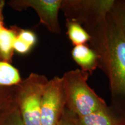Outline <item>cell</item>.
Wrapping results in <instances>:
<instances>
[{"label":"cell","instance_id":"obj_1","mask_svg":"<svg viewBox=\"0 0 125 125\" xmlns=\"http://www.w3.org/2000/svg\"><path fill=\"white\" fill-rule=\"evenodd\" d=\"M107 26V41L98 58V68L108 79L111 94L110 105L125 115V35L109 13Z\"/></svg>","mask_w":125,"mask_h":125},{"label":"cell","instance_id":"obj_2","mask_svg":"<svg viewBox=\"0 0 125 125\" xmlns=\"http://www.w3.org/2000/svg\"><path fill=\"white\" fill-rule=\"evenodd\" d=\"M114 0H62L66 19L79 23L89 34L90 48L99 56L107 39V16Z\"/></svg>","mask_w":125,"mask_h":125},{"label":"cell","instance_id":"obj_3","mask_svg":"<svg viewBox=\"0 0 125 125\" xmlns=\"http://www.w3.org/2000/svg\"><path fill=\"white\" fill-rule=\"evenodd\" d=\"M90 75L76 69L66 72L62 76L65 97V108L75 116H83L107 106L88 85Z\"/></svg>","mask_w":125,"mask_h":125},{"label":"cell","instance_id":"obj_4","mask_svg":"<svg viewBox=\"0 0 125 125\" xmlns=\"http://www.w3.org/2000/svg\"><path fill=\"white\" fill-rule=\"evenodd\" d=\"M48 81L43 75L32 73L14 86V98L25 125H41V103Z\"/></svg>","mask_w":125,"mask_h":125},{"label":"cell","instance_id":"obj_5","mask_svg":"<svg viewBox=\"0 0 125 125\" xmlns=\"http://www.w3.org/2000/svg\"><path fill=\"white\" fill-rule=\"evenodd\" d=\"M65 109L62 77L54 76L45 86L41 103V125H57Z\"/></svg>","mask_w":125,"mask_h":125},{"label":"cell","instance_id":"obj_6","mask_svg":"<svg viewBox=\"0 0 125 125\" xmlns=\"http://www.w3.org/2000/svg\"><path fill=\"white\" fill-rule=\"evenodd\" d=\"M62 0H10L8 4L15 10L21 11L31 8L36 12L40 23L52 33L60 34L59 13Z\"/></svg>","mask_w":125,"mask_h":125},{"label":"cell","instance_id":"obj_7","mask_svg":"<svg viewBox=\"0 0 125 125\" xmlns=\"http://www.w3.org/2000/svg\"><path fill=\"white\" fill-rule=\"evenodd\" d=\"M70 114L75 125H125V114L111 105L83 116Z\"/></svg>","mask_w":125,"mask_h":125},{"label":"cell","instance_id":"obj_8","mask_svg":"<svg viewBox=\"0 0 125 125\" xmlns=\"http://www.w3.org/2000/svg\"><path fill=\"white\" fill-rule=\"evenodd\" d=\"M73 60L81 67V70L92 75L98 68V57L96 53L86 44L75 46L72 50Z\"/></svg>","mask_w":125,"mask_h":125},{"label":"cell","instance_id":"obj_9","mask_svg":"<svg viewBox=\"0 0 125 125\" xmlns=\"http://www.w3.org/2000/svg\"><path fill=\"white\" fill-rule=\"evenodd\" d=\"M16 31L3 27L0 30V61L11 62Z\"/></svg>","mask_w":125,"mask_h":125},{"label":"cell","instance_id":"obj_10","mask_svg":"<svg viewBox=\"0 0 125 125\" xmlns=\"http://www.w3.org/2000/svg\"><path fill=\"white\" fill-rule=\"evenodd\" d=\"M18 70L9 62L0 61V87H13L21 82Z\"/></svg>","mask_w":125,"mask_h":125},{"label":"cell","instance_id":"obj_11","mask_svg":"<svg viewBox=\"0 0 125 125\" xmlns=\"http://www.w3.org/2000/svg\"><path fill=\"white\" fill-rule=\"evenodd\" d=\"M67 34L74 46L85 44L89 42L90 37L85 29L75 21L66 19Z\"/></svg>","mask_w":125,"mask_h":125},{"label":"cell","instance_id":"obj_12","mask_svg":"<svg viewBox=\"0 0 125 125\" xmlns=\"http://www.w3.org/2000/svg\"><path fill=\"white\" fill-rule=\"evenodd\" d=\"M109 15L125 35V0H114Z\"/></svg>","mask_w":125,"mask_h":125},{"label":"cell","instance_id":"obj_13","mask_svg":"<svg viewBox=\"0 0 125 125\" xmlns=\"http://www.w3.org/2000/svg\"><path fill=\"white\" fill-rule=\"evenodd\" d=\"M0 125H25L21 119L15 98L11 105L0 118Z\"/></svg>","mask_w":125,"mask_h":125},{"label":"cell","instance_id":"obj_14","mask_svg":"<svg viewBox=\"0 0 125 125\" xmlns=\"http://www.w3.org/2000/svg\"><path fill=\"white\" fill-rule=\"evenodd\" d=\"M14 101V86L0 87V118Z\"/></svg>","mask_w":125,"mask_h":125},{"label":"cell","instance_id":"obj_15","mask_svg":"<svg viewBox=\"0 0 125 125\" xmlns=\"http://www.w3.org/2000/svg\"><path fill=\"white\" fill-rule=\"evenodd\" d=\"M16 37L23 41L32 48L36 44L37 41L35 34L30 30L19 29L16 31Z\"/></svg>","mask_w":125,"mask_h":125},{"label":"cell","instance_id":"obj_16","mask_svg":"<svg viewBox=\"0 0 125 125\" xmlns=\"http://www.w3.org/2000/svg\"><path fill=\"white\" fill-rule=\"evenodd\" d=\"M32 48L26 43L23 41L16 37L13 43V51L19 54H27L30 52Z\"/></svg>","mask_w":125,"mask_h":125},{"label":"cell","instance_id":"obj_17","mask_svg":"<svg viewBox=\"0 0 125 125\" xmlns=\"http://www.w3.org/2000/svg\"><path fill=\"white\" fill-rule=\"evenodd\" d=\"M57 125H75L72 119L71 114L67 110L66 108L65 109L64 112Z\"/></svg>","mask_w":125,"mask_h":125},{"label":"cell","instance_id":"obj_18","mask_svg":"<svg viewBox=\"0 0 125 125\" xmlns=\"http://www.w3.org/2000/svg\"><path fill=\"white\" fill-rule=\"evenodd\" d=\"M5 5V1L3 0H0V30L4 27L3 26L2 19V10Z\"/></svg>","mask_w":125,"mask_h":125}]
</instances>
